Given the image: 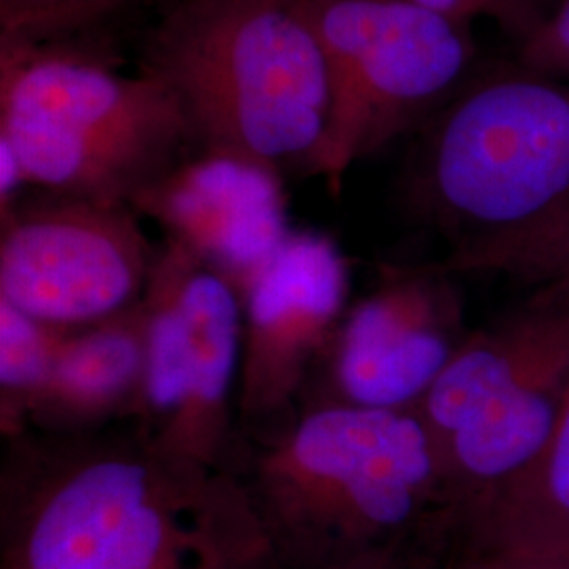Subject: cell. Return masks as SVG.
<instances>
[{"label":"cell","mask_w":569,"mask_h":569,"mask_svg":"<svg viewBox=\"0 0 569 569\" xmlns=\"http://www.w3.org/2000/svg\"><path fill=\"white\" fill-rule=\"evenodd\" d=\"M350 264L333 237L293 228L241 293L237 427L289 420L350 305Z\"/></svg>","instance_id":"obj_11"},{"label":"cell","mask_w":569,"mask_h":569,"mask_svg":"<svg viewBox=\"0 0 569 569\" xmlns=\"http://www.w3.org/2000/svg\"><path fill=\"white\" fill-rule=\"evenodd\" d=\"M456 277L439 260L380 266L346 308L300 407L420 406L472 331Z\"/></svg>","instance_id":"obj_10"},{"label":"cell","mask_w":569,"mask_h":569,"mask_svg":"<svg viewBox=\"0 0 569 569\" xmlns=\"http://www.w3.org/2000/svg\"><path fill=\"white\" fill-rule=\"evenodd\" d=\"M136 51L138 72L182 108L197 150L310 176L329 72L305 0H178Z\"/></svg>","instance_id":"obj_3"},{"label":"cell","mask_w":569,"mask_h":569,"mask_svg":"<svg viewBox=\"0 0 569 569\" xmlns=\"http://www.w3.org/2000/svg\"><path fill=\"white\" fill-rule=\"evenodd\" d=\"M435 569H502L500 563L489 555L488 550L479 549L467 540H458L443 561Z\"/></svg>","instance_id":"obj_20"},{"label":"cell","mask_w":569,"mask_h":569,"mask_svg":"<svg viewBox=\"0 0 569 569\" xmlns=\"http://www.w3.org/2000/svg\"><path fill=\"white\" fill-rule=\"evenodd\" d=\"M129 204L239 296L293 230L283 173L226 152L188 154Z\"/></svg>","instance_id":"obj_12"},{"label":"cell","mask_w":569,"mask_h":569,"mask_svg":"<svg viewBox=\"0 0 569 569\" xmlns=\"http://www.w3.org/2000/svg\"><path fill=\"white\" fill-rule=\"evenodd\" d=\"M230 470L260 515L281 569L395 559L435 569L460 519L416 411L300 407L239 430Z\"/></svg>","instance_id":"obj_2"},{"label":"cell","mask_w":569,"mask_h":569,"mask_svg":"<svg viewBox=\"0 0 569 569\" xmlns=\"http://www.w3.org/2000/svg\"><path fill=\"white\" fill-rule=\"evenodd\" d=\"M148 367L133 430L152 448L230 470L243 305L234 284L180 244L161 239L143 298Z\"/></svg>","instance_id":"obj_8"},{"label":"cell","mask_w":569,"mask_h":569,"mask_svg":"<svg viewBox=\"0 0 569 569\" xmlns=\"http://www.w3.org/2000/svg\"><path fill=\"white\" fill-rule=\"evenodd\" d=\"M453 274H493L526 284L569 281V209L439 260Z\"/></svg>","instance_id":"obj_16"},{"label":"cell","mask_w":569,"mask_h":569,"mask_svg":"<svg viewBox=\"0 0 569 569\" xmlns=\"http://www.w3.org/2000/svg\"><path fill=\"white\" fill-rule=\"evenodd\" d=\"M462 538L502 555H568L569 399L545 448L489 500Z\"/></svg>","instance_id":"obj_14"},{"label":"cell","mask_w":569,"mask_h":569,"mask_svg":"<svg viewBox=\"0 0 569 569\" xmlns=\"http://www.w3.org/2000/svg\"><path fill=\"white\" fill-rule=\"evenodd\" d=\"M338 569H413L401 563V561H395V559H367V561H359V563H350L345 568Z\"/></svg>","instance_id":"obj_22"},{"label":"cell","mask_w":569,"mask_h":569,"mask_svg":"<svg viewBox=\"0 0 569 569\" xmlns=\"http://www.w3.org/2000/svg\"><path fill=\"white\" fill-rule=\"evenodd\" d=\"M326 53L329 119L310 176L338 194L350 167L416 133L475 72L470 26L409 0H305Z\"/></svg>","instance_id":"obj_7"},{"label":"cell","mask_w":569,"mask_h":569,"mask_svg":"<svg viewBox=\"0 0 569 569\" xmlns=\"http://www.w3.org/2000/svg\"><path fill=\"white\" fill-rule=\"evenodd\" d=\"M427 11L443 16L451 21L472 26L479 18L491 20L517 47L549 18L552 7L549 0H409Z\"/></svg>","instance_id":"obj_18"},{"label":"cell","mask_w":569,"mask_h":569,"mask_svg":"<svg viewBox=\"0 0 569 569\" xmlns=\"http://www.w3.org/2000/svg\"><path fill=\"white\" fill-rule=\"evenodd\" d=\"M488 552L502 569H569V552L568 555H502L491 550Z\"/></svg>","instance_id":"obj_21"},{"label":"cell","mask_w":569,"mask_h":569,"mask_svg":"<svg viewBox=\"0 0 569 569\" xmlns=\"http://www.w3.org/2000/svg\"><path fill=\"white\" fill-rule=\"evenodd\" d=\"M148 367L143 302L96 326L68 329L28 413V430L93 435L140 418Z\"/></svg>","instance_id":"obj_13"},{"label":"cell","mask_w":569,"mask_h":569,"mask_svg":"<svg viewBox=\"0 0 569 569\" xmlns=\"http://www.w3.org/2000/svg\"><path fill=\"white\" fill-rule=\"evenodd\" d=\"M68 329L49 327L0 302V435L28 430V413L53 366Z\"/></svg>","instance_id":"obj_17"},{"label":"cell","mask_w":569,"mask_h":569,"mask_svg":"<svg viewBox=\"0 0 569 569\" xmlns=\"http://www.w3.org/2000/svg\"><path fill=\"white\" fill-rule=\"evenodd\" d=\"M569 399V281L470 331L413 411L427 428L460 531L549 441Z\"/></svg>","instance_id":"obj_6"},{"label":"cell","mask_w":569,"mask_h":569,"mask_svg":"<svg viewBox=\"0 0 569 569\" xmlns=\"http://www.w3.org/2000/svg\"><path fill=\"white\" fill-rule=\"evenodd\" d=\"M77 49L0 44V146L34 190L131 203L197 152L161 82Z\"/></svg>","instance_id":"obj_5"},{"label":"cell","mask_w":569,"mask_h":569,"mask_svg":"<svg viewBox=\"0 0 569 569\" xmlns=\"http://www.w3.org/2000/svg\"><path fill=\"white\" fill-rule=\"evenodd\" d=\"M2 443V569H281L232 470L169 456L131 425Z\"/></svg>","instance_id":"obj_1"},{"label":"cell","mask_w":569,"mask_h":569,"mask_svg":"<svg viewBox=\"0 0 569 569\" xmlns=\"http://www.w3.org/2000/svg\"><path fill=\"white\" fill-rule=\"evenodd\" d=\"M517 63L529 72L569 81V0H555L549 18L519 47Z\"/></svg>","instance_id":"obj_19"},{"label":"cell","mask_w":569,"mask_h":569,"mask_svg":"<svg viewBox=\"0 0 569 569\" xmlns=\"http://www.w3.org/2000/svg\"><path fill=\"white\" fill-rule=\"evenodd\" d=\"M159 243L127 203L26 190L0 211V302L58 329L140 306Z\"/></svg>","instance_id":"obj_9"},{"label":"cell","mask_w":569,"mask_h":569,"mask_svg":"<svg viewBox=\"0 0 569 569\" xmlns=\"http://www.w3.org/2000/svg\"><path fill=\"white\" fill-rule=\"evenodd\" d=\"M161 0H0V44L77 49L124 63V44Z\"/></svg>","instance_id":"obj_15"},{"label":"cell","mask_w":569,"mask_h":569,"mask_svg":"<svg viewBox=\"0 0 569 569\" xmlns=\"http://www.w3.org/2000/svg\"><path fill=\"white\" fill-rule=\"evenodd\" d=\"M173 2H178V0H161V4H163V11L167 9V7H171Z\"/></svg>","instance_id":"obj_23"},{"label":"cell","mask_w":569,"mask_h":569,"mask_svg":"<svg viewBox=\"0 0 569 569\" xmlns=\"http://www.w3.org/2000/svg\"><path fill=\"white\" fill-rule=\"evenodd\" d=\"M411 216L448 253L569 209V81L472 72L416 133L403 167Z\"/></svg>","instance_id":"obj_4"}]
</instances>
